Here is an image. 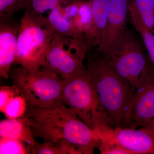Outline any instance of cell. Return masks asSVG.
<instances>
[{
	"mask_svg": "<svg viewBox=\"0 0 154 154\" xmlns=\"http://www.w3.org/2000/svg\"><path fill=\"white\" fill-rule=\"evenodd\" d=\"M24 117L35 137L58 144L73 145L81 154H93L99 139L91 129L60 101L44 107L28 105Z\"/></svg>",
	"mask_w": 154,
	"mask_h": 154,
	"instance_id": "1",
	"label": "cell"
},
{
	"mask_svg": "<svg viewBox=\"0 0 154 154\" xmlns=\"http://www.w3.org/2000/svg\"><path fill=\"white\" fill-rule=\"evenodd\" d=\"M109 138L131 154H154V132L143 128H116Z\"/></svg>",
	"mask_w": 154,
	"mask_h": 154,
	"instance_id": "11",
	"label": "cell"
},
{
	"mask_svg": "<svg viewBox=\"0 0 154 154\" xmlns=\"http://www.w3.org/2000/svg\"><path fill=\"white\" fill-rule=\"evenodd\" d=\"M60 0H28L25 11L35 18L46 17L45 14L56 8Z\"/></svg>",
	"mask_w": 154,
	"mask_h": 154,
	"instance_id": "18",
	"label": "cell"
},
{
	"mask_svg": "<svg viewBox=\"0 0 154 154\" xmlns=\"http://www.w3.org/2000/svg\"><path fill=\"white\" fill-rule=\"evenodd\" d=\"M9 78L28 105L44 107L62 102L64 80L47 69L30 71L19 66L12 68Z\"/></svg>",
	"mask_w": 154,
	"mask_h": 154,
	"instance_id": "5",
	"label": "cell"
},
{
	"mask_svg": "<svg viewBox=\"0 0 154 154\" xmlns=\"http://www.w3.org/2000/svg\"><path fill=\"white\" fill-rule=\"evenodd\" d=\"M154 117V66L147 54L146 63L140 76L131 105L120 127H142Z\"/></svg>",
	"mask_w": 154,
	"mask_h": 154,
	"instance_id": "8",
	"label": "cell"
},
{
	"mask_svg": "<svg viewBox=\"0 0 154 154\" xmlns=\"http://www.w3.org/2000/svg\"><path fill=\"white\" fill-rule=\"evenodd\" d=\"M85 71L109 115L113 128L121 127L132 102L135 90L114 70L97 47L88 51Z\"/></svg>",
	"mask_w": 154,
	"mask_h": 154,
	"instance_id": "2",
	"label": "cell"
},
{
	"mask_svg": "<svg viewBox=\"0 0 154 154\" xmlns=\"http://www.w3.org/2000/svg\"><path fill=\"white\" fill-rule=\"evenodd\" d=\"M46 20L47 25L53 32L54 36H68L78 38L72 26L62 15L58 6L48 13L46 17Z\"/></svg>",
	"mask_w": 154,
	"mask_h": 154,
	"instance_id": "15",
	"label": "cell"
},
{
	"mask_svg": "<svg viewBox=\"0 0 154 154\" xmlns=\"http://www.w3.org/2000/svg\"><path fill=\"white\" fill-rule=\"evenodd\" d=\"M97 149L102 154H131L126 149L109 138L99 140Z\"/></svg>",
	"mask_w": 154,
	"mask_h": 154,
	"instance_id": "22",
	"label": "cell"
},
{
	"mask_svg": "<svg viewBox=\"0 0 154 154\" xmlns=\"http://www.w3.org/2000/svg\"><path fill=\"white\" fill-rule=\"evenodd\" d=\"M128 6V12L133 25L136 30L140 34L147 52V54L154 66V34L146 27L134 9Z\"/></svg>",
	"mask_w": 154,
	"mask_h": 154,
	"instance_id": "16",
	"label": "cell"
},
{
	"mask_svg": "<svg viewBox=\"0 0 154 154\" xmlns=\"http://www.w3.org/2000/svg\"><path fill=\"white\" fill-rule=\"evenodd\" d=\"M58 7L77 38H86L96 46L93 36L91 0H60Z\"/></svg>",
	"mask_w": 154,
	"mask_h": 154,
	"instance_id": "9",
	"label": "cell"
},
{
	"mask_svg": "<svg viewBox=\"0 0 154 154\" xmlns=\"http://www.w3.org/2000/svg\"><path fill=\"white\" fill-rule=\"evenodd\" d=\"M0 154H31V148L27 144L16 139L1 137Z\"/></svg>",
	"mask_w": 154,
	"mask_h": 154,
	"instance_id": "20",
	"label": "cell"
},
{
	"mask_svg": "<svg viewBox=\"0 0 154 154\" xmlns=\"http://www.w3.org/2000/svg\"><path fill=\"white\" fill-rule=\"evenodd\" d=\"M109 3L110 0H91L93 36L97 47L105 33Z\"/></svg>",
	"mask_w": 154,
	"mask_h": 154,
	"instance_id": "14",
	"label": "cell"
},
{
	"mask_svg": "<svg viewBox=\"0 0 154 154\" xmlns=\"http://www.w3.org/2000/svg\"><path fill=\"white\" fill-rule=\"evenodd\" d=\"M142 128H146L154 132V117L148 124Z\"/></svg>",
	"mask_w": 154,
	"mask_h": 154,
	"instance_id": "25",
	"label": "cell"
},
{
	"mask_svg": "<svg viewBox=\"0 0 154 154\" xmlns=\"http://www.w3.org/2000/svg\"><path fill=\"white\" fill-rule=\"evenodd\" d=\"M0 137L16 139L32 147L37 142L25 117L22 118L1 120Z\"/></svg>",
	"mask_w": 154,
	"mask_h": 154,
	"instance_id": "13",
	"label": "cell"
},
{
	"mask_svg": "<svg viewBox=\"0 0 154 154\" xmlns=\"http://www.w3.org/2000/svg\"><path fill=\"white\" fill-rule=\"evenodd\" d=\"M28 106L25 98L21 95H18L9 101L2 113L9 119L22 118L26 114Z\"/></svg>",
	"mask_w": 154,
	"mask_h": 154,
	"instance_id": "19",
	"label": "cell"
},
{
	"mask_svg": "<svg viewBox=\"0 0 154 154\" xmlns=\"http://www.w3.org/2000/svg\"><path fill=\"white\" fill-rule=\"evenodd\" d=\"M62 102L96 133L107 137L113 128L109 115L86 75L85 69L64 81Z\"/></svg>",
	"mask_w": 154,
	"mask_h": 154,
	"instance_id": "3",
	"label": "cell"
},
{
	"mask_svg": "<svg viewBox=\"0 0 154 154\" xmlns=\"http://www.w3.org/2000/svg\"><path fill=\"white\" fill-rule=\"evenodd\" d=\"M94 47L86 38L54 36L42 67L69 79L84 70L87 53Z\"/></svg>",
	"mask_w": 154,
	"mask_h": 154,
	"instance_id": "6",
	"label": "cell"
},
{
	"mask_svg": "<svg viewBox=\"0 0 154 154\" xmlns=\"http://www.w3.org/2000/svg\"><path fill=\"white\" fill-rule=\"evenodd\" d=\"M20 25L14 17L0 19V76L5 80L15 61Z\"/></svg>",
	"mask_w": 154,
	"mask_h": 154,
	"instance_id": "12",
	"label": "cell"
},
{
	"mask_svg": "<svg viewBox=\"0 0 154 154\" xmlns=\"http://www.w3.org/2000/svg\"><path fill=\"white\" fill-rule=\"evenodd\" d=\"M145 48L135 33L127 29L115 47L104 54L110 66L135 91L146 63Z\"/></svg>",
	"mask_w": 154,
	"mask_h": 154,
	"instance_id": "7",
	"label": "cell"
},
{
	"mask_svg": "<svg viewBox=\"0 0 154 154\" xmlns=\"http://www.w3.org/2000/svg\"><path fill=\"white\" fill-rule=\"evenodd\" d=\"M129 0H110L105 33L97 46L106 54L115 47L123 36L127 28Z\"/></svg>",
	"mask_w": 154,
	"mask_h": 154,
	"instance_id": "10",
	"label": "cell"
},
{
	"mask_svg": "<svg viewBox=\"0 0 154 154\" xmlns=\"http://www.w3.org/2000/svg\"><path fill=\"white\" fill-rule=\"evenodd\" d=\"M31 154H61L59 146L56 144L48 141L42 143L38 142L31 147Z\"/></svg>",
	"mask_w": 154,
	"mask_h": 154,
	"instance_id": "24",
	"label": "cell"
},
{
	"mask_svg": "<svg viewBox=\"0 0 154 154\" xmlns=\"http://www.w3.org/2000/svg\"><path fill=\"white\" fill-rule=\"evenodd\" d=\"M20 22L14 64L36 70L43 67L54 34L46 17L35 18L25 11Z\"/></svg>",
	"mask_w": 154,
	"mask_h": 154,
	"instance_id": "4",
	"label": "cell"
},
{
	"mask_svg": "<svg viewBox=\"0 0 154 154\" xmlns=\"http://www.w3.org/2000/svg\"><path fill=\"white\" fill-rule=\"evenodd\" d=\"M28 0H0V19L14 17L17 11L25 10Z\"/></svg>",
	"mask_w": 154,
	"mask_h": 154,
	"instance_id": "21",
	"label": "cell"
},
{
	"mask_svg": "<svg viewBox=\"0 0 154 154\" xmlns=\"http://www.w3.org/2000/svg\"><path fill=\"white\" fill-rule=\"evenodd\" d=\"M20 95L18 88L15 85L4 86L0 88V110L2 112L7 104L11 99Z\"/></svg>",
	"mask_w": 154,
	"mask_h": 154,
	"instance_id": "23",
	"label": "cell"
},
{
	"mask_svg": "<svg viewBox=\"0 0 154 154\" xmlns=\"http://www.w3.org/2000/svg\"><path fill=\"white\" fill-rule=\"evenodd\" d=\"M88 1H91V0H88Z\"/></svg>",
	"mask_w": 154,
	"mask_h": 154,
	"instance_id": "26",
	"label": "cell"
},
{
	"mask_svg": "<svg viewBox=\"0 0 154 154\" xmlns=\"http://www.w3.org/2000/svg\"><path fill=\"white\" fill-rule=\"evenodd\" d=\"M129 5L136 11L146 27L154 34V0H129Z\"/></svg>",
	"mask_w": 154,
	"mask_h": 154,
	"instance_id": "17",
	"label": "cell"
}]
</instances>
